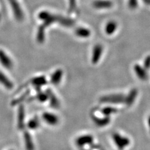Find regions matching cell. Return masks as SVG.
<instances>
[{
    "label": "cell",
    "instance_id": "obj_15",
    "mask_svg": "<svg viewBox=\"0 0 150 150\" xmlns=\"http://www.w3.org/2000/svg\"><path fill=\"white\" fill-rule=\"evenodd\" d=\"M24 120H25V111L23 106H20L18 110V125L19 128H22L24 126Z\"/></svg>",
    "mask_w": 150,
    "mask_h": 150
},
{
    "label": "cell",
    "instance_id": "obj_27",
    "mask_svg": "<svg viewBox=\"0 0 150 150\" xmlns=\"http://www.w3.org/2000/svg\"><path fill=\"white\" fill-rule=\"evenodd\" d=\"M148 127H149V130H150V116L149 117L148 120Z\"/></svg>",
    "mask_w": 150,
    "mask_h": 150
},
{
    "label": "cell",
    "instance_id": "obj_12",
    "mask_svg": "<svg viewBox=\"0 0 150 150\" xmlns=\"http://www.w3.org/2000/svg\"><path fill=\"white\" fill-rule=\"evenodd\" d=\"M31 83L33 84V85L35 86L37 90H38L41 86L45 85L46 83V79L44 76L36 77L32 79Z\"/></svg>",
    "mask_w": 150,
    "mask_h": 150
},
{
    "label": "cell",
    "instance_id": "obj_9",
    "mask_svg": "<svg viewBox=\"0 0 150 150\" xmlns=\"http://www.w3.org/2000/svg\"><path fill=\"white\" fill-rule=\"evenodd\" d=\"M63 76V71L62 69H58L56 70L54 73L51 75V82L52 84L56 85V84H58L61 80H62V78Z\"/></svg>",
    "mask_w": 150,
    "mask_h": 150
},
{
    "label": "cell",
    "instance_id": "obj_24",
    "mask_svg": "<svg viewBox=\"0 0 150 150\" xmlns=\"http://www.w3.org/2000/svg\"><path fill=\"white\" fill-rule=\"evenodd\" d=\"M75 9H76V0H69V13H73Z\"/></svg>",
    "mask_w": 150,
    "mask_h": 150
},
{
    "label": "cell",
    "instance_id": "obj_8",
    "mask_svg": "<svg viewBox=\"0 0 150 150\" xmlns=\"http://www.w3.org/2000/svg\"><path fill=\"white\" fill-rule=\"evenodd\" d=\"M103 53V47L101 45H96L93 48V56H92V62L95 64L99 62L100 59Z\"/></svg>",
    "mask_w": 150,
    "mask_h": 150
},
{
    "label": "cell",
    "instance_id": "obj_5",
    "mask_svg": "<svg viewBox=\"0 0 150 150\" xmlns=\"http://www.w3.org/2000/svg\"><path fill=\"white\" fill-rule=\"evenodd\" d=\"M93 142V137L90 134H83L79 136L76 139V144L78 147L83 148L88 144H91Z\"/></svg>",
    "mask_w": 150,
    "mask_h": 150
},
{
    "label": "cell",
    "instance_id": "obj_29",
    "mask_svg": "<svg viewBox=\"0 0 150 150\" xmlns=\"http://www.w3.org/2000/svg\"><path fill=\"white\" fill-rule=\"evenodd\" d=\"M83 150H84V149H83Z\"/></svg>",
    "mask_w": 150,
    "mask_h": 150
},
{
    "label": "cell",
    "instance_id": "obj_16",
    "mask_svg": "<svg viewBox=\"0 0 150 150\" xmlns=\"http://www.w3.org/2000/svg\"><path fill=\"white\" fill-rule=\"evenodd\" d=\"M76 35L81 38H87L90 36V31L84 28H78L75 31Z\"/></svg>",
    "mask_w": 150,
    "mask_h": 150
},
{
    "label": "cell",
    "instance_id": "obj_26",
    "mask_svg": "<svg viewBox=\"0 0 150 150\" xmlns=\"http://www.w3.org/2000/svg\"><path fill=\"white\" fill-rule=\"evenodd\" d=\"M144 67L146 68H149L150 67V56H148L144 61Z\"/></svg>",
    "mask_w": 150,
    "mask_h": 150
},
{
    "label": "cell",
    "instance_id": "obj_2",
    "mask_svg": "<svg viewBox=\"0 0 150 150\" xmlns=\"http://www.w3.org/2000/svg\"><path fill=\"white\" fill-rule=\"evenodd\" d=\"M112 138L115 144L120 150L125 149L130 144L129 139L128 137H125V136L121 134L120 133H114L112 134Z\"/></svg>",
    "mask_w": 150,
    "mask_h": 150
},
{
    "label": "cell",
    "instance_id": "obj_25",
    "mask_svg": "<svg viewBox=\"0 0 150 150\" xmlns=\"http://www.w3.org/2000/svg\"><path fill=\"white\" fill-rule=\"evenodd\" d=\"M129 6L131 8H135L137 6V0H129Z\"/></svg>",
    "mask_w": 150,
    "mask_h": 150
},
{
    "label": "cell",
    "instance_id": "obj_3",
    "mask_svg": "<svg viewBox=\"0 0 150 150\" xmlns=\"http://www.w3.org/2000/svg\"><path fill=\"white\" fill-rule=\"evenodd\" d=\"M126 97L120 94L111 95L106 96L101 98L100 101L102 103H111V104H119V103H125Z\"/></svg>",
    "mask_w": 150,
    "mask_h": 150
},
{
    "label": "cell",
    "instance_id": "obj_7",
    "mask_svg": "<svg viewBox=\"0 0 150 150\" xmlns=\"http://www.w3.org/2000/svg\"><path fill=\"white\" fill-rule=\"evenodd\" d=\"M0 63L3 67L7 69H11L13 67V63L11 58L2 50H0Z\"/></svg>",
    "mask_w": 150,
    "mask_h": 150
},
{
    "label": "cell",
    "instance_id": "obj_19",
    "mask_svg": "<svg viewBox=\"0 0 150 150\" xmlns=\"http://www.w3.org/2000/svg\"><path fill=\"white\" fill-rule=\"evenodd\" d=\"M117 28V24L115 21H110L108 23L106 26V33L108 35H112L116 31Z\"/></svg>",
    "mask_w": 150,
    "mask_h": 150
},
{
    "label": "cell",
    "instance_id": "obj_6",
    "mask_svg": "<svg viewBox=\"0 0 150 150\" xmlns=\"http://www.w3.org/2000/svg\"><path fill=\"white\" fill-rule=\"evenodd\" d=\"M43 121L50 126H56L59 123V118L56 115L52 112H46L42 116Z\"/></svg>",
    "mask_w": 150,
    "mask_h": 150
},
{
    "label": "cell",
    "instance_id": "obj_18",
    "mask_svg": "<svg viewBox=\"0 0 150 150\" xmlns=\"http://www.w3.org/2000/svg\"><path fill=\"white\" fill-rule=\"evenodd\" d=\"M134 71L137 73V76L140 78L143 79V80H144L146 78V73L144 71V69L142 68L141 67H139V65H136L134 67Z\"/></svg>",
    "mask_w": 150,
    "mask_h": 150
},
{
    "label": "cell",
    "instance_id": "obj_28",
    "mask_svg": "<svg viewBox=\"0 0 150 150\" xmlns=\"http://www.w3.org/2000/svg\"><path fill=\"white\" fill-rule=\"evenodd\" d=\"M11 150H13V149H11Z\"/></svg>",
    "mask_w": 150,
    "mask_h": 150
},
{
    "label": "cell",
    "instance_id": "obj_20",
    "mask_svg": "<svg viewBox=\"0 0 150 150\" xmlns=\"http://www.w3.org/2000/svg\"><path fill=\"white\" fill-rule=\"evenodd\" d=\"M93 119V121H95V123L96 125H98L97 126H99L100 127H101V126H106L110 122L109 118H108V117H105L104 118H98V117L94 116Z\"/></svg>",
    "mask_w": 150,
    "mask_h": 150
},
{
    "label": "cell",
    "instance_id": "obj_17",
    "mask_svg": "<svg viewBox=\"0 0 150 150\" xmlns=\"http://www.w3.org/2000/svg\"><path fill=\"white\" fill-rule=\"evenodd\" d=\"M137 90H133L131 91L129 95L126 97L125 99V103H126V105L128 106H131L133 104V103L134 102L136 97H137Z\"/></svg>",
    "mask_w": 150,
    "mask_h": 150
},
{
    "label": "cell",
    "instance_id": "obj_23",
    "mask_svg": "<svg viewBox=\"0 0 150 150\" xmlns=\"http://www.w3.org/2000/svg\"><path fill=\"white\" fill-rule=\"evenodd\" d=\"M37 98L40 101L44 102L48 99V96L47 95V93H43L39 91L38 94Z\"/></svg>",
    "mask_w": 150,
    "mask_h": 150
},
{
    "label": "cell",
    "instance_id": "obj_21",
    "mask_svg": "<svg viewBox=\"0 0 150 150\" xmlns=\"http://www.w3.org/2000/svg\"><path fill=\"white\" fill-rule=\"evenodd\" d=\"M28 127L31 129H36L40 126V121L37 118H34L29 121L28 123Z\"/></svg>",
    "mask_w": 150,
    "mask_h": 150
},
{
    "label": "cell",
    "instance_id": "obj_13",
    "mask_svg": "<svg viewBox=\"0 0 150 150\" xmlns=\"http://www.w3.org/2000/svg\"><path fill=\"white\" fill-rule=\"evenodd\" d=\"M93 6L98 9L110 8L112 6V2L110 1H96L93 3Z\"/></svg>",
    "mask_w": 150,
    "mask_h": 150
},
{
    "label": "cell",
    "instance_id": "obj_4",
    "mask_svg": "<svg viewBox=\"0 0 150 150\" xmlns=\"http://www.w3.org/2000/svg\"><path fill=\"white\" fill-rule=\"evenodd\" d=\"M8 1L9 4H10V6L15 18L19 21H22L24 19V13L23 12L20 4L18 3L16 0H8Z\"/></svg>",
    "mask_w": 150,
    "mask_h": 150
},
{
    "label": "cell",
    "instance_id": "obj_14",
    "mask_svg": "<svg viewBox=\"0 0 150 150\" xmlns=\"http://www.w3.org/2000/svg\"><path fill=\"white\" fill-rule=\"evenodd\" d=\"M24 139L26 145V148L27 150H33L34 149V144L33 142V139L31 135L28 132L24 134Z\"/></svg>",
    "mask_w": 150,
    "mask_h": 150
},
{
    "label": "cell",
    "instance_id": "obj_1",
    "mask_svg": "<svg viewBox=\"0 0 150 150\" xmlns=\"http://www.w3.org/2000/svg\"><path fill=\"white\" fill-rule=\"evenodd\" d=\"M38 17L43 21V24L39 27L37 34V40L40 43H43L44 41L45 30L46 28L53 23L57 22L62 26L68 28L73 27L74 25V21L72 19L62 16L54 15L48 11H41L39 13Z\"/></svg>",
    "mask_w": 150,
    "mask_h": 150
},
{
    "label": "cell",
    "instance_id": "obj_22",
    "mask_svg": "<svg viewBox=\"0 0 150 150\" xmlns=\"http://www.w3.org/2000/svg\"><path fill=\"white\" fill-rule=\"evenodd\" d=\"M116 111H117V110L112 107H106V108H104L102 109L101 112L104 115L109 116L112 113H114V112H116Z\"/></svg>",
    "mask_w": 150,
    "mask_h": 150
},
{
    "label": "cell",
    "instance_id": "obj_11",
    "mask_svg": "<svg viewBox=\"0 0 150 150\" xmlns=\"http://www.w3.org/2000/svg\"><path fill=\"white\" fill-rule=\"evenodd\" d=\"M46 93L48 96V98L50 99L51 106L53 108H58L59 106V102L57 99V98L53 94V93L50 89H48L46 91Z\"/></svg>",
    "mask_w": 150,
    "mask_h": 150
},
{
    "label": "cell",
    "instance_id": "obj_10",
    "mask_svg": "<svg viewBox=\"0 0 150 150\" xmlns=\"http://www.w3.org/2000/svg\"><path fill=\"white\" fill-rule=\"evenodd\" d=\"M0 83L7 89H12L13 87V83L9 80L8 78L1 71H0Z\"/></svg>",
    "mask_w": 150,
    "mask_h": 150
}]
</instances>
